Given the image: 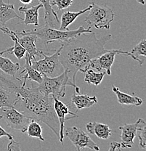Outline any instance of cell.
Returning a JSON list of instances; mask_svg holds the SVG:
<instances>
[{"label":"cell","instance_id":"obj_1","mask_svg":"<svg viewBox=\"0 0 146 151\" xmlns=\"http://www.w3.org/2000/svg\"><path fill=\"white\" fill-rule=\"evenodd\" d=\"M111 39L112 35L110 34L98 39L96 34L92 31L83 33L61 43L59 60L72 82L76 84V76L78 71L85 73L90 68L92 60L109 51L104 47Z\"/></svg>","mask_w":146,"mask_h":151},{"label":"cell","instance_id":"obj_2","mask_svg":"<svg viewBox=\"0 0 146 151\" xmlns=\"http://www.w3.org/2000/svg\"><path fill=\"white\" fill-rule=\"evenodd\" d=\"M17 93L19 97L14 108L31 120L46 124L59 139L60 125L53 96L45 95L37 86L26 87L23 85Z\"/></svg>","mask_w":146,"mask_h":151},{"label":"cell","instance_id":"obj_3","mask_svg":"<svg viewBox=\"0 0 146 151\" xmlns=\"http://www.w3.org/2000/svg\"><path fill=\"white\" fill-rule=\"evenodd\" d=\"M43 75L42 81L39 84L37 87L45 95L50 96L51 94L57 98H63L65 95L67 86H71L75 89V93H79V87L73 83L69 78L67 70L60 75L55 77H48Z\"/></svg>","mask_w":146,"mask_h":151},{"label":"cell","instance_id":"obj_4","mask_svg":"<svg viewBox=\"0 0 146 151\" xmlns=\"http://www.w3.org/2000/svg\"><path fill=\"white\" fill-rule=\"evenodd\" d=\"M29 34H35L38 39L41 40V42L45 45H49L50 43L59 41V42H67L68 39L76 37L83 33L92 32L91 28H85L84 26H80L76 30H65L61 31L59 29H55L45 25L44 27L40 28H35L33 30L26 31Z\"/></svg>","mask_w":146,"mask_h":151},{"label":"cell","instance_id":"obj_5","mask_svg":"<svg viewBox=\"0 0 146 151\" xmlns=\"http://www.w3.org/2000/svg\"><path fill=\"white\" fill-rule=\"evenodd\" d=\"M62 49V45L58 50L55 51L54 54L48 55L49 52L52 50H47V52L42 50V55L43 59L37 60L35 59L31 60V66L35 70H38L42 74L46 75L48 77H55L60 75L64 72V68L59 60V55Z\"/></svg>","mask_w":146,"mask_h":151},{"label":"cell","instance_id":"obj_6","mask_svg":"<svg viewBox=\"0 0 146 151\" xmlns=\"http://www.w3.org/2000/svg\"><path fill=\"white\" fill-rule=\"evenodd\" d=\"M89 4H92V7L88 11L89 14L84 20L87 26L97 29H110L111 23L115 17L114 9L107 5H100L94 2Z\"/></svg>","mask_w":146,"mask_h":151},{"label":"cell","instance_id":"obj_7","mask_svg":"<svg viewBox=\"0 0 146 151\" xmlns=\"http://www.w3.org/2000/svg\"><path fill=\"white\" fill-rule=\"evenodd\" d=\"M3 119L7 123V126L11 129L20 131L25 133L31 119L15 109L14 107L7 108L2 107L0 108V119Z\"/></svg>","mask_w":146,"mask_h":151},{"label":"cell","instance_id":"obj_8","mask_svg":"<svg viewBox=\"0 0 146 151\" xmlns=\"http://www.w3.org/2000/svg\"><path fill=\"white\" fill-rule=\"evenodd\" d=\"M64 135L70 139L78 151L84 148L97 151L100 150L98 145L92 140L85 132L78 127H68L64 132Z\"/></svg>","mask_w":146,"mask_h":151},{"label":"cell","instance_id":"obj_9","mask_svg":"<svg viewBox=\"0 0 146 151\" xmlns=\"http://www.w3.org/2000/svg\"><path fill=\"white\" fill-rule=\"evenodd\" d=\"M117 55H124L130 56V52L120 50H110L108 52L100 55L91 61L90 68L101 71L104 70L108 76L111 74V66L113 65Z\"/></svg>","mask_w":146,"mask_h":151},{"label":"cell","instance_id":"obj_10","mask_svg":"<svg viewBox=\"0 0 146 151\" xmlns=\"http://www.w3.org/2000/svg\"><path fill=\"white\" fill-rule=\"evenodd\" d=\"M54 100V108L55 111L56 115L58 116L60 125V132H59V141L61 144H63V139L65 137L64 135V129H65V123L67 120L73 119V118H78V116L76 112L70 111L66 104L63 103L62 101L58 100V98L53 97Z\"/></svg>","mask_w":146,"mask_h":151},{"label":"cell","instance_id":"obj_11","mask_svg":"<svg viewBox=\"0 0 146 151\" xmlns=\"http://www.w3.org/2000/svg\"><path fill=\"white\" fill-rule=\"evenodd\" d=\"M14 35L16 37L18 43L26 50V53L29 55L30 60L35 59L36 56H42V50L37 49L36 42L38 37L33 34H29L26 31L21 32L13 31Z\"/></svg>","mask_w":146,"mask_h":151},{"label":"cell","instance_id":"obj_12","mask_svg":"<svg viewBox=\"0 0 146 151\" xmlns=\"http://www.w3.org/2000/svg\"><path fill=\"white\" fill-rule=\"evenodd\" d=\"M137 122L133 124H125L124 125L119 127L121 134V142L125 149L131 148L134 145V139L136 137Z\"/></svg>","mask_w":146,"mask_h":151},{"label":"cell","instance_id":"obj_13","mask_svg":"<svg viewBox=\"0 0 146 151\" xmlns=\"http://www.w3.org/2000/svg\"><path fill=\"white\" fill-rule=\"evenodd\" d=\"M42 7H43V6L41 3L33 7H27L23 6L19 7L18 11L20 13H24L25 18L23 19L22 22L18 23V24H25L26 26L34 25L35 26H39V9Z\"/></svg>","mask_w":146,"mask_h":151},{"label":"cell","instance_id":"obj_14","mask_svg":"<svg viewBox=\"0 0 146 151\" xmlns=\"http://www.w3.org/2000/svg\"><path fill=\"white\" fill-rule=\"evenodd\" d=\"M0 31H2L4 34H7L10 37L12 40L14 42V46L9 47L7 50H4V51L1 52L0 55H2L4 53H9V54H13L16 57V58H18V60L22 59L26 54V51L21 45L18 43V42L17 41L16 37L14 35L13 31H11L10 28H8L6 26H0Z\"/></svg>","mask_w":146,"mask_h":151},{"label":"cell","instance_id":"obj_15","mask_svg":"<svg viewBox=\"0 0 146 151\" xmlns=\"http://www.w3.org/2000/svg\"><path fill=\"white\" fill-rule=\"evenodd\" d=\"M25 64L23 65V70L20 72V75L22 76L23 79L31 80V81H35V82L40 84L43 79V75L42 73L39 72L38 70H35L31 66V60H30L29 55L26 52L25 54Z\"/></svg>","mask_w":146,"mask_h":151},{"label":"cell","instance_id":"obj_16","mask_svg":"<svg viewBox=\"0 0 146 151\" xmlns=\"http://www.w3.org/2000/svg\"><path fill=\"white\" fill-rule=\"evenodd\" d=\"M18 97L19 95L16 92L6 87L0 83V108L2 107H14Z\"/></svg>","mask_w":146,"mask_h":151},{"label":"cell","instance_id":"obj_17","mask_svg":"<svg viewBox=\"0 0 146 151\" xmlns=\"http://www.w3.org/2000/svg\"><path fill=\"white\" fill-rule=\"evenodd\" d=\"M86 129L89 134L102 139H108L111 135V129L107 124L96 122H89L86 124Z\"/></svg>","mask_w":146,"mask_h":151},{"label":"cell","instance_id":"obj_18","mask_svg":"<svg viewBox=\"0 0 146 151\" xmlns=\"http://www.w3.org/2000/svg\"><path fill=\"white\" fill-rule=\"evenodd\" d=\"M70 102L72 104H73L76 109L81 110L93 106L94 105L97 103L98 100H97L96 96L90 97L87 94L73 93L70 98Z\"/></svg>","mask_w":146,"mask_h":151},{"label":"cell","instance_id":"obj_19","mask_svg":"<svg viewBox=\"0 0 146 151\" xmlns=\"http://www.w3.org/2000/svg\"><path fill=\"white\" fill-rule=\"evenodd\" d=\"M15 18L21 20L23 19L16 13L13 4L4 3L3 0H0V24L5 26L7 22Z\"/></svg>","mask_w":146,"mask_h":151},{"label":"cell","instance_id":"obj_20","mask_svg":"<svg viewBox=\"0 0 146 151\" xmlns=\"http://www.w3.org/2000/svg\"><path fill=\"white\" fill-rule=\"evenodd\" d=\"M112 91L117 95L118 102L121 105L140 106L142 104V99L137 97L134 94H129L121 92L119 88L114 85H112Z\"/></svg>","mask_w":146,"mask_h":151},{"label":"cell","instance_id":"obj_21","mask_svg":"<svg viewBox=\"0 0 146 151\" xmlns=\"http://www.w3.org/2000/svg\"><path fill=\"white\" fill-rule=\"evenodd\" d=\"M91 7H92V4H89V5L87 7H86L85 9L78 11V12H70V11L64 12L61 15L60 21V25L59 30H61V31L69 30L68 26L70 24H72L78 16L88 12L91 9Z\"/></svg>","mask_w":146,"mask_h":151},{"label":"cell","instance_id":"obj_22","mask_svg":"<svg viewBox=\"0 0 146 151\" xmlns=\"http://www.w3.org/2000/svg\"><path fill=\"white\" fill-rule=\"evenodd\" d=\"M45 8V21L46 26L51 28L56 27L59 23L58 14L50 4V0H39Z\"/></svg>","mask_w":146,"mask_h":151},{"label":"cell","instance_id":"obj_23","mask_svg":"<svg viewBox=\"0 0 146 151\" xmlns=\"http://www.w3.org/2000/svg\"><path fill=\"white\" fill-rule=\"evenodd\" d=\"M20 68V64L18 63H13L9 58H4L0 55V70L3 73L11 76H15Z\"/></svg>","mask_w":146,"mask_h":151},{"label":"cell","instance_id":"obj_24","mask_svg":"<svg viewBox=\"0 0 146 151\" xmlns=\"http://www.w3.org/2000/svg\"><path fill=\"white\" fill-rule=\"evenodd\" d=\"M130 52V57L133 60H136L137 62L139 63L140 65H142L144 63L145 60L140 58V57H142L145 59L146 56V40L142 39V41L139 42L137 45H135L132 48Z\"/></svg>","mask_w":146,"mask_h":151},{"label":"cell","instance_id":"obj_25","mask_svg":"<svg viewBox=\"0 0 146 151\" xmlns=\"http://www.w3.org/2000/svg\"><path fill=\"white\" fill-rule=\"evenodd\" d=\"M84 81L89 84H93L95 86H98L101 84L104 76L106 74V72H95L92 68H89L85 72Z\"/></svg>","mask_w":146,"mask_h":151},{"label":"cell","instance_id":"obj_26","mask_svg":"<svg viewBox=\"0 0 146 151\" xmlns=\"http://www.w3.org/2000/svg\"><path fill=\"white\" fill-rule=\"evenodd\" d=\"M26 132H27L29 137L37 138L39 140L42 142L45 141V138L42 136V127H41L39 123L37 121H31V122L29 123V126L27 127Z\"/></svg>","mask_w":146,"mask_h":151},{"label":"cell","instance_id":"obj_27","mask_svg":"<svg viewBox=\"0 0 146 151\" xmlns=\"http://www.w3.org/2000/svg\"><path fill=\"white\" fill-rule=\"evenodd\" d=\"M136 135L139 138L140 147L142 149L146 148V123L142 119H139L137 121Z\"/></svg>","mask_w":146,"mask_h":151},{"label":"cell","instance_id":"obj_28","mask_svg":"<svg viewBox=\"0 0 146 151\" xmlns=\"http://www.w3.org/2000/svg\"><path fill=\"white\" fill-rule=\"evenodd\" d=\"M73 2V0H53L50 1L52 6H56L59 10L68 8Z\"/></svg>","mask_w":146,"mask_h":151},{"label":"cell","instance_id":"obj_29","mask_svg":"<svg viewBox=\"0 0 146 151\" xmlns=\"http://www.w3.org/2000/svg\"><path fill=\"white\" fill-rule=\"evenodd\" d=\"M123 149H125L124 145H122V142H118L116 141H112L110 143V147H109V151H121Z\"/></svg>","mask_w":146,"mask_h":151},{"label":"cell","instance_id":"obj_30","mask_svg":"<svg viewBox=\"0 0 146 151\" xmlns=\"http://www.w3.org/2000/svg\"><path fill=\"white\" fill-rule=\"evenodd\" d=\"M7 150L8 151H20L21 149H20L19 144H18L17 142H15L13 139H11L10 143L8 144L7 147Z\"/></svg>","mask_w":146,"mask_h":151},{"label":"cell","instance_id":"obj_31","mask_svg":"<svg viewBox=\"0 0 146 151\" xmlns=\"http://www.w3.org/2000/svg\"><path fill=\"white\" fill-rule=\"evenodd\" d=\"M1 137H7L10 140L14 139L13 136H12V135H11L10 133H8L7 132H6L5 130H4V129H3L2 127L0 126V138H1Z\"/></svg>","mask_w":146,"mask_h":151},{"label":"cell","instance_id":"obj_32","mask_svg":"<svg viewBox=\"0 0 146 151\" xmlns=\"http://www.w3.org/2000/svg\"><path fill=\"white\" fill-rule=\"evenodd\" d=\"M21 3H23V4H29L31 3H32L33 0H19Z\"/></svg>","mask_w":146,"mask_h":151},{"label":"cell","instance_id":"obj_33","mask_svg":"<svg viewBox=\"0 0 146 151\" xmlns=\"http://www.w3.org/2000/svg\"><path fill=\"white\" fill-rule=\"evenodd\" d=\"M137 1L138 3H140V4H145V0H136Z\"/></svg>","mask_w":146,"mask_h":151}]
</instances>
